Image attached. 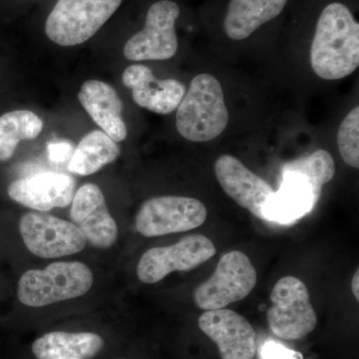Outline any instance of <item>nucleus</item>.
Wrapping results in <instances>:
<instances>
[{
    "instance_id": "nucleus-1",
    "label": "nucleus",
    "mask_w": 359,
    "mask_h": 359,
    "mask_svg": "<svg viewBox=\"0 0 359 359\" xmlns=\"http://www.w3.org/2000/svg\"><path fill=\"white\" fill-rule=\"evenodd\" d=\"M311 67L321 79L339 80L359 66V25L344 4H328L316 25Z\"/></svg>"
},
{
    "instance_id": "nucleus-2",
    "label": "nucleus",
    "mask_w": 359,
    "mask_h": 359,
    "mask_svg": "<svg viewBox=\"0 0 359 359\" xmlns=\"http://www.w3.org/2000/svg\"><path fill=\"white\" fill-rule=\"evenodd\" d=\"M123 0H53L44 15L47 39L61 47L83 44L101 32Z\"/></svg>"
},
{
    "instance_id": "nucleus-3",
    "label": "nucleus",
    "mask_w": 359,
    "mask_h": 359,
    "mask_svg": "<svg viewBox=\"0 0 359 359\" xmlns=\"http://www.w3.org/2000/svg\"><path fill=\"white\" fill-rule=\"evenodd\" d=\"M177 109V130L188 141L214 140L228 126L223 88L216 77L207 73L194 78Z\"/></svg>"
},
{
    "instance_id": "nucleus-4",
    "label": "nucleus",
    "mask_w": 359,
    "mask_h": 359,
    "mask_svg": "<svg viewBox=\"0 0 359 359\" xmlns=\"http://www.w3.org/2000/svg\"><path fill=\"white\" fill-rule=\"evenodd\" d=\"M93 285L91 269L79 262H58L43 269H30L21 276L18 299L32 308H42L76 299Z\"/></svg>"
},
{
    "instance_id": "nucleus-5",
    "label": "nucleus",
    "mask_w": 359,
    "mask_h": 359,
    "mask_svg": "<svg viewBox=\"0 0 359 359\" xmlns=\"http://www.w3.org/2000/svg\"><path fill=\"white\" fill-rule=\"evenodd\" d=\"M257 282V271L250 257L231 250L219 259L211 278L196 289L194 301L203 311L224 309L245 299Z\"/></svg>"
},
{
    "instance_id": "nucleus-6",
    "label": "nucleus",
    "mask_w": 359,
    "mask_h": 359,
    "mask_svg": "<svg viewBox=\"0 0 359 359\" xmlns=\"http://www.w3.org/2000/svg\"><path fill=\"white\" fill-rule=\"evenodd\" d=\"M269 327L283 340H299L316 328L318 316L311 302L308 287L295 276H285L276 283L271 294Z\"/></svg>"
},
{
    "instance_id": "nucleus-7",
    "label": "nucleus",
    "mask_w": 359,
    "mask_h": 359,
    "mask_svg": "<svg viewBox=\"0 0 359 359\" xmlns=\"http://www.w3.org/2000/svg\"><path fill=\"white\" fill-rule=\"evenodd\" d=\"M181 9L173 0H156L149 6L144 26L124 45L123 53L132 61L168 60L178 51L176 22Z\"/></svg>"
},
{
    "instance_id": "nucleus-8",
    "label": "nucleus",
    "mask_w": 359,
    "mask_h": 359,
    "mask_svg": "<svg viewBox=\"0 0 359 359\" xmlns=\"http://www.w3.org/2000/svg\"><path fill=\"white\" fill-rule=\"evenodd\" d=\"M207 215L205 205L199 200L160 196L141 205L135 224L144 237H160L195 230L205 223Z\"/></svg>"
},
{
    "instance_id": "nucleus-9",
    "label": "nucleus",
    "mask_w": 359,
    "mask_h": 359,
    "mask_svg": "<svg viewBox=\"0 0 359 359\" xmlns=\"http://www.w3.org/2000/svg\"><path fill=\"white\" fill-rule=\"evenodd\" d=\"M20 231L27 250L43 259L77 254L87 244L83 233L72 222L43 212L23 215L20 221Z\"/></svg>"
},
{
    "instance_id": "nucleus-10",
    "label": "nucleus",
    "mask_w": 359,
    "mask_h": 359,
    "mask_svg": "<svg viewBox=\"0 0 359 359\" xmlns=\"http://www.w3.org/2000/svg\"><path fill=\"white\" fill-rule=\"evenodd\" d=\"M209 238L190 235L168 247L153 248L142 256L137 276L142 283H159L173 271H189L209 261L216 255Z\"/></svg>"
},
{
    "instance_id": "nucleus-11",
    "label": "nucleus",
    "mask_w": 359,
    "mask_h": 359,
    "mask_svg": "<svg viewBox=\"0 0 359 359\" xmlns=\"http://www.w3.org/2000/svg\"><path fill=\"white\" fill-rule=\"evenodd\" d=\"M200 330L218 346L222 359H254L257 334L249 320L231 309L205 311Z\"/></svg>"
},
{
    "instance_id": "nucleus-12",
    "label": "nucleus",
    "mask_w": 359,
    "mask_h": 359,
    "mask_svg": "<svg viewBox=\"0 0 359 359\" xmlns=\"http://www.w3.org/2000/svg\"><path fill=\"white\" fill-rule=\"evenodd\" d=\"M215 174L226 195L257 218L266 221L264 209L276 192L268 182L231 155H223L217 159Z\"/></svg>"
},
{
    "instance_id": "nucleus-13",
    "label": "nucleus",
    "mask_w": 359,
    "mask_h": 359,
    "mask_svg": "<svg viewBox=\"0 0 359 359\" xmlns=\"http://www.w3.org/2000/svg\"><path fill=\"white\" fill-rule=\"evenodd\" d=\"M70 219L93 247L109 249L117 241V224L95 184H85L73 196Z\"/></svg>"
},
{
    "instance_id": "nucleus-14",
    "label": "nucleus",
    "mask_w": 359,
    "mask_h": 359,
    "mask_svg": "<svg viewBox=\"0 0 359 359\" xmlns=\"http://www.w3.org/2000/svg\"><path fill=\"white\" fill-rule=\"evenodd\" d=\"M75 179L57 172H43L13 182L9 197L30 209L48 212L55 208L68 207L74 196Z\"/></svg>"
},
{
    "instance_id": "nucleus-15",
    "label": "nucleus",
    "mask_w": 359,
    "mask_h": 359,
    "mask_svg": "<svg viewBox=\"0 0 359 359\" xmlns=\"http://www.w3.org/2000/svg\"><path fill=\"white\" fill-rule=\"evenodd\" d=\"M122 82L132 90L137 105L161 115L176 110L186 94V87L178 80L157 79L150 68L143 65L127 67Z\"/></svg>"
},
{
    "instance_id": "nucleus-16",
    "label": "nucleus",
    "mask_w": 359,
    "mask_h": 359,
    "mask_svg": "<svg viewBox=\"0 0 359 359\" xmlns=\"http://www.w3.org/2000/svg\"><path fill=\"white\" fill-rule=\"evenodd\" d=\"M78 99L93 121L116 143L124 141L128 131L123 120V103L114 87L87 80L80 88Z\"/></svg>"
},
{
    "instance_id": "nucleus-17",
    "label": "nucleus",
    "mask_w": 359,
    "mask_h": 359,
    "mask_svg": "<svg viewBox=\"0 0 359 359\" xmlns=\"http://www.w3.org/2000/svg\"><path fill=\"white\" fill-rule=\"evenodd\" d=\"M320 196L308 179L297 173H282V183L264 209L266 221L290 223L313 209Z\"/></svg>"
},
{
    "instance_id": "nucleus-18",
    "label": "nucleus",
    "mask_w": 359,
    "mask_h": 359,
    "mask_svg": "<svg viewBox=\"0 0 359 359\" xmlns=\"http://www.w3.org/2000/svg\"><path fill=\"white\" fill-rule=\"evenodd\" d=\"M105 346L95 332H51L35 339L32 353L36 359H92Z\"/></svg>"
},
{
    "instance_id": "nucleus-19",
    "label": "nucleus",
    "mask_w": 359,
    "mask_h": 359,
    "mask_svg": "<svg viewBox=\"0 0 359 359\" xmlns=\"http://www.w3.org/2000/svg\"><path fill=\"white\" fill-rule=\"evenodd\" d=\"M289 0H231L224 21V32L244 40L259 26L280 15Z\"/></svg>"
},
{
    "instance_id": "nucleus-20",
    "label": "nucleus",
    "mask_w": 359,
    "mask_h": 359,
    "mask_svg": "<svg viewBox=\"0 0 359 359\" xmlns=\"http://www.w3.org/2000/svg\"><path fill=\"white\" fill-rule=\"evenodd\" d=\"M121 150L114 140L100 130L90 132L82 138L71 156L68 170L72 174L89 176L114 162Z\"/></svg>"
},
{
    "instance_id": "nucleus-21",
    "label": "nucleus",
    "mask_w": 359,
    "mask_h": 359,
    "mask_svg": "<svg viewBox=\"0 0 359 359\" xmlns=\"http://www.w3.org/2000/svg\"><path fill=\"white\" fill-rule=\"evenodd\" d=\"M43 126L41 118L30 110H14L0 116V162L13 157L20 142L36 139Z\"/></svg>"
},
{
    "instance_id": "nucleus-22",
    "label": "nucleus",
    "mask_w": 359,
    "mask_h": 359,
    "mask_svg": "<svg viewBox=\"0 0 359 359\" xmlns=\"http://www.w3.org/2000/svg\"><path fill=\"white\" fill-rule=\"evenodd\" d=\"M287 172L302 175L308 179L316 193L320 197L323 187L334 178V160L327 151L320 149L306 157L285 163L282 173Z\"/></svg>"
},
{
    "instance_id": "nucleus-23",
    "label": "nucleus",
    "mask_w": 359,
    "mask_h": 359,
    "mask_svg": "<svg viewBox=\"0 0 359 359\" xmlns=\"http://www.w3.org/2000/svg\"><path fill=\"white\" fill-rule=\"evenodd\" d=\"M340 156L348 166L359 168V107L351 110L340 124L337 133Z\"/></svg>"
},
{
    "instance_id": "nucleus-24",
    "label": "nucleus",
    "mask_w": 359,
    "mask_h": 359,
    "mask_svg": "<svg viewBox=\"0 0 359 359\" xmlns=\"http://www.w3.org/2000/svg\"><path fill=\"white\" fill-rule=\"evenodd\" d=\"M49 159L56 163H62L73 154L72 145L68 141L51 142L47 146Z\"/></svg>"
},
{
    "instance_id": "nucleus-25",
    "label": "nucleus",
    "mask_w": 359,
    "mask_h": 359,
    "mask_svg": "<svg viewBox=\"0 0 359 359\" xmlns=\"http://www.w3.org/2000/svg\"><path fill=\"white\" fill-rule=\"evenodd\" d=\"M351 290L355 297L356 301H359V271H355L353 275V280H351Z\"/></svg>"
},
{
    "instance_id": "nucleus-26",
    "label": "nucleus",
    "mask_w": 359,
    "mask_h": 359,
    "mask_svg": "<svg viewBox=\"0 0 359 359\" xmlns=\"http://www.w3.org/2000/svg\"><path fill=\"white\" fill-rule=\"evenodd\" d=\"M117 359H126V358H117Z\"/></svg>"
}]
</instances>
